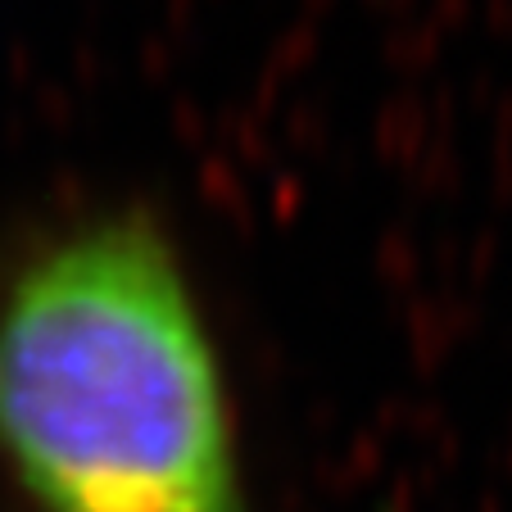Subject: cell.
<instances>
[{
  "label": "cell",
  "instance_id": "1",
  "mask_svg": "<svg viewBox=\"0 0 512 512\" xmlns=\"http://www.w3.org/2000/svg\"><path fill=\"white\" fill-rule=\"evenodd\" d=\"M0 467L28 512H254L223 358L155 218H87L5 277Z\"/></svg>",
  "mask_w": 512,
  "mask_h": 512
}]
</instances>
